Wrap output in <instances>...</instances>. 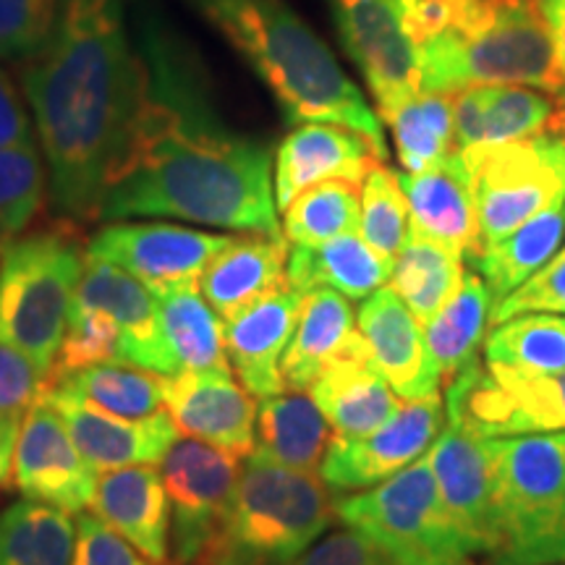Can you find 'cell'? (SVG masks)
Wrapping results in <instances>:
<instances>
[{
	"label": "cell",
	"mask_w": 565,
	"mask_h": 565,
	"mask_svg": "<svg viewBox=\"0 0 565 565\" xmlns=\"http://www.w3.org/2000/svg\"><path fill=\"white\" fill-rule=\"evenodd\" d=\"M71 565H154L100 515L79 513Z\"/></svg>",
	"instance_id": "45"
},
{
	"label": "cell",
	"mask_w": 565,
	"mask_h": 565,
	"mask_svg": "<svg viewBox=\"0 0 565 565\" xmlns=\"http://www.w3.org/2000/svg\"><path fill=\"white\" fill-rule=\"evenodd\" d=\"M393 263L380 257L356 233L330 238L322 244H291L286 263V280L296 291L333 288L345 299H366L391 282Z\"/></svg>",
	"instance_id": "28"
},
{
	"label": "cell",
	"mask_w": 565,
	"mask_h": 565,
	"mask_svg": "<svg viewBox=\"0 0 565 565\" xmlns=\"http://www.w3.org/2000/svg\"><path fill=\"white\" fill-rule=\"evenodd\" d=\"M540 6H542V13H545L550 34H553L557 68H561L563 87H565V0H540Z\"/></svg>",
	"instance_id": "50"
},
{
	"label": "cell",
	"mask_w": 565,
	"mask_h": 565,
	"mask_svg": "<svg viewBox=\"0 0 565 565\" xmlns=\"http://www.w3.org/2000/svg\"><path fill=\"white\" fill-rule=\"evenodd\" d=\"M553 563H565V508H563V519H561V526H557V534H555V545H553Z\"/></svg>",
	"instance_id": "52"
},
{
	"label": "cell",
	"mask_w": 565,
	"mask_h": 565,
	"mask_svg": "<svg viewBox=\"0 0 565 565\" xmlns=\"http://www.w3.org/2000/svg\"><path fill=\"white\" fill-rule=\"evenodd\" d=\"M356 335V315L343 294L333 288H312L303 294L299 322L280 362L286 391L309 393L324 366L341 356Z\"/></svg>",
	"instance_id": "27"
},
{
	"label": "cell",
	"mask_w": 565,
	"mask_h": 565,
	"mask_svg": "<svg viewBox=\"0 0 565 565\" xmlns=\"http://www.w3.org/2000/svg\"><path fill=\"white\" fill-rule=\"evenodd\" d=\"M526 312L565 315V249L557 252L545 267H540L503 301L492 303L490 324L494 328V324Z\"/></svg>",
	"instance_id": "44"
},
{
	"label": "cell",
	"mask_w": 565,
	"mask_h": 565,
	"mask_svg": "<svg viewBox=\"0 0 565 565\" xmlns=\"http://www.w3.org/2000/svg\"><path fill=\"white\" fill-rule=\"evenodd\" d=\"M118 353H121V333H118L116 322L103 309L74 301L47 385L71 372L84 370V366L118 362Z\"/></svg>",
	"instance_id": "42"
},
{
	"label": "cell",
	"mask_w": 565,
	"mask_h": 565,
	"mask_svg": "<svg viewBox=\"0 0 565 565\" xmlns=\"http://www.w3.org/2000/svg\"><path fill=\"white\" fill-rule=\"evenodd\" d=\"M401 186L408 202L412 233L445 246L475 267L484 244L479 236L471 175L461 154L450 152L427 171L404 173Z\"/></svg>",
	"instance_id": "23"
},
{
	"label": "cell",
	"mask_w": 565,
	"mask_h": 565,
	"mask_svg": "<svg viewBox=\"0 0 565 565\" xmlns=\"http://www.w3.org/2000/svg\"><path fill=\"white\" fill-rule=\"evenodd\" d=\"M162 377L166 374L139 370V366L126 362H103L84 366L79 372H71L66 377L55 380L53 385L82 395L84 401L110 414L141 419V416L160 412Z\"/></svg>",
	"instance_id": "37"
},
{
	"label": "cell",
	"mask_w": 565,
	"mask_h": 565,
	"mask_svg": "<svg viewBox=\"0 0 565 565\" xmlns=\"http://www.w3.org/2000/svg\"><path fill=\"white\" fill-rule=\"evenodd\" d=\"M419 76L424 92L471 84L565 92L540 0H461L454 24L419 45Z\"/></svg>",
	"instance_id": "4"
},
{
	"label": "cell",
	"mask_w": 565,
	"mask_h": 565,
	"mask_svg": "<svg viewBox=\"0 0 565 565\" xmlns=\"http://www.w3.org/2000/svg\"><path fill=\"white\" fill-rule=\"evenodd\" d=\"M286 238H233L200 275V288L210 307L231 320L259 296L286 282Z\"/></svg>",
	"instance_id": "29"
},
{
	"label": "cell",
	"mask_w": 565,
	"mask_h": 565,
	"mask_svg": "<svg viewBox=\"0 0 565 565\" xmlns=\"http://www.w3.org/2000/svg\"><path fill=\"white\" fill-rule=\"evenodd\" d=\"M484 359L513 370L565 372V317L526 312L494 324L484 341Z\"/></svg>",
	"instance_id": "39"
},
{
	"label": "cell",
	"mask_w": 565,
	"mask_h": 565,
	"mask_svg": "<svg viewBox=\"0 0 565 565\" xmlns=\"http://www.w3.org/2000/svg\"><path fill=\"white\" fill-rule=\"evenodd\" d=\"M63 0H0V61H30L53 38Z\"/></svg>",
	"instance_id": "43"
},
{
	"label": "cell",
	"mask_w": 565,
	"mask_h": 565,
	"mask_svg": "<svg viewBox=\"0 0 565 565\" xmlns=\"http://www.w3.org/2000/svg\"><path fill=\"white\" fill-rule=\"evenodd\" d=\"M335 513L377 542L395 565H450L471 557L445 513L427 454L385 482L338 498Z\"/></svg>",
	"instance_id": "8"
},
{
	"label": "cell",
	"mask_w": 565,
	"mask_h": 565,
	"mask_svg": "<svg viewBox=\"0 0 565 565\" xmlns=\"http://www.w3.org/2000/svg\"><path fill=\"white\" fill-rule=\"evenodd\" d=\"M154 294L160 299V328L171 353L173 374L231 370L225 356L223 320L204 299L200 282H175Z\"/></svg>",
	"instance_id": "31"
},
{
	"label": "cell",
	"mask_w": 565,
	"mask_h": 565,
	"mask_svg": "<svg viewBox=\"0 0 565 565\" xmlns=\"http://www.w3.org/2000/svg\"><path fill=\"white\" fill-rule=\"evenodd\" d=\"M162 404L189 437L212 443L236 458L254 450L257 404L233 370H189L162 377Z\"/></svg>",
	"instance_id": "18"
},
{
	"label": "cell",
	"mask_w": 565,
	"mask_h": 565,
	"mask_svg": "<svg viewBox=\"0 0 565 565\" xmlns=\"http://www.w3.org/2000/svg\"><path fill=\"white\" fill-rule=\"evenodd\" d=\"M309 395L338 437L372 433L398 406L395 391L374 366L362 335L324 366Z\"/></svg>",
	"instance_id": "26"
},
{
	"label": "cell",
	"mask_w": 565,
	"mask_h": 565,
	"mask_svg": "<svg viewBox=\"0 0 565 565\" xmlns=\"http://www.w3.org/2000/svg\"><path fill=\"white\" fill-rule=\"evenodd\" d=\"M550 565H565V563H550Z\"/></svg>",
	"instance_id": "54"
},
{
	"label": "cell",
	"mask_w": 565,
	"mask_h": 565,
	"mask_svg": "<svg viewBox=\"0 0 565 565\" xmlns=\"http://www.w3.org/2000/svg\"><path fill=\"white\" fill-rule=\"evenodd\" d=\"M55 210L95 221L137 131L147 95L145 58L124 24V0H63L51 42L26 61Z\"/></svg>",
	"instance_id": "2"
},
{
	"label": "cell",
	"mask_w": 565,
	"mask_h": 565,
	"mask_svg": "<svg viewBox=\"0 0 565 565\" xmlns=\"http://www.w3.org/2000/svg\"><path fill=\"white\" fill-rule=\"evenodd\" d=\"M45 395L58 408L76 448L95 471L160 463L173 448V443L179 440L181 429L175 427L168 412L129 419V416L105 412L63 387H45Z\"/></svg>",
	"instance_id": "19"
},
{
	"label": "cell",
	"mask_w": 565,
	"mask_h": 565,
	"mask_svg": "<svg viewBox=\"0 0 565 565\" xmlns=\"http://www.w3.org/2000/svg\"><path fill=\"white\" fill-rule=\"evenodd\" d=\"M445 424V398L437 393L406 398L372 433L330 440L320 477L330 490L356 492L374 487L433 448Z\"/></svg>",
	"instance_id": "12"
},
{
	"label": "cell",
	"mask_w": 565,
	"mask_h": 565,
	"mask_svg": "<svg viewBox=\"0 0 565 565\" xmlns=\"http://www.w3.org/2000/svg\"><path fill=\"white\" fill-rule=\"evenodd\" d=\"M301 303L303 294L286 280L223 322L231 370L257 398L286 393L280 362L299 322Z\"/></svg>",
	"instance_id": "21"
},
{
	"label": "cell",
	"mask_w": 565,
	"mask_h": 565,
	"mask_svg": "<svg viewBox=\"0 0 565 565\" xmlns=\"http://www.w3.org/2000/svg\"><path fill=\"white\" fill-rule=\"evenodd\" d=\"M385 158V150L349 126L301 124L280 141L275 152L273 183L278 210H286L294 196L315 183L330 179L362 183Z\"/></svg>",
	"instance_id": "22"
},
{
	"label": "cell",
	"mask_w": 565,
	"mask_h": 565,
	"mask_svg": "<svg viewBox=\"0 0 565 565\" xmlns=\"http://www.w3.org/2000/svg\"><path fill=\"white\" fill-rule=\"evenodd\" d=\"M74 301L103 309L116 322L121 333L118 362L158 374H173L171 353L160 328V299L145 280L87 254Z\"/></svg>",
	"instance_id": "20"
},
{
	"label": "cell",
	"mask_w": 565,
	"mask_h": 565,
	"mask_svg": "<svg viewBox=\"0 0 565 565\" xmlns=\"http://www.w3.org/2000/svg\"><path fill=\"white\" fill-rule=\"evenodd\" d=\"M288 565H395V561L370 536L345 526L322 534L307 553Z\"/></svg>",
	"instance_id": "46"
},
{
	"label": "cell",
	"mask_w": 565,
	"mask_h": 565,
	"mask_svg": "<svg viewBox=\"0 0 565 565\" xmlns=\"http://www.w3.org/2000/svg\"><path fill=\"white\" fill-rule=\"evenodd\" d=\"M450 565H477V563H471L469 557H461V561H454Z\"/></svg>",
	"instance_id": "53"
},
{
	"label": "cell",
	"mask_w": 565,
	"mask_h": 565,
	"mask_svg": "<svg viewBox=\"0 0 565 565\" xmlns=\"http://www.w3.org/2000/svg\"><path fill=\"white\" fill-rule=\"evenodd\" d=\"M534 134L565 137V95L524 84H471L454 92V152H477Z\"/></svg>",
	"instance_id": "17"
},
{
	"label": "cell",
	"mask_w": 565,
	"mask_h": 565,
	"mask_svg": "<svg viewBox=\"0 0 565 565\" xmlns=\"http://www.w3.org/2000/svg\"><path fill=\"white\" fill-rule=\"evenodd\" d=\"M13 484L30 500L82 513L95 494L97 475L79 454L66 422L45 391L21 416L13 448Z\"/></svg>",
	"instance_id": "13"
},
{
	"label": "cell",
	"mask_w": 565,
	"mask_h": 565,
	"mask_svg": "<svg viewBox=\"0 0 565 565\" xmlns=\"http://www.w3.org/2000/svg\"><path fill=\"white\" fill-rule=\"evenodd\" d=\"M71 225L21 233L0 249V343L24 353L51 377L84 273Z\"/></svg>",
	"instance_id": "6"
},
{
	"label": "cell",
	"mask_w": 565,
	"mask_h": 565,
	"mask_svg": "<svg viewBox=\"0 0 565 565\" xmlns=\"http://www.w3.org/2000/svg\"><path fill=\"white\" fill-rule=\"evenodd\" d=\"M21 416H0V490L9 482L13 469V448H17Z\"/></svg>",
	"instance_id": "51"
},
{
	"label": "cell",
	"mask_w": 565,
	"mask_h": 565,
	"mask_svg": "<svg viewBox=\"0 0 565 565\" xmlns=\"http://www.w3.org/2000/svg\"><path fill=\"white\" fill-rule=\"evenodd\" d=\"M351 61L377 100V113L422 92L419 47L408 40L395 0H333Z\"/></svg>",
	"instance_id": "15"
},
{
	"label": "cell",
	"mask_w": 565,
	"mask_h": 565,
	"mask_svg": "<svg viewBox=\"0 0 565 565\" xmlns=\"http://www.w3.org/2000/svg\"><path fill=\"white\" fill-rule=\"evenodd\" d=\"M238 461L196 437H179L160 461L171 505V555L179 565H207L242 475Z\"/></svg>",
	"instance_id": "11"
},
{
	"label": "cell",
	"mask_w": 565,
	"mask_h": 565,
	"mask_svg": "<svg viewBox=\"0 0 565 565\" xmlns=\"http://www.w3.org/2000/svg\"><path fill=\"white\" fill-rule=\"evenodd\" d=\"M463 259L445 246L412 233L393 263L391 288L422 324L454 296L463 278Z\"/></svg>",
	"instance_id": "36"
},
{
	"label": "cell",
	"mask_w": 565,
	"mask_h": 565,
	"mask_svg": "<svg viewBox=\"0 0 565 565\" xmlns=\"http://www.w3.org/2000/svg\"><path fill=\"white\" fill-rule=\"evenodd\" d=\"M89 508L154 565L171 557V505L158 469L139 463L103 471Z\"/></svg>",
	"instance_id": "25"
},
{
	"label": "cell",
	"mask_w": 565,
	"mask_h": 565,
	"mask_svg": "<svg viewBox=\"0 0 565 565\" xmlns=\"http://www.w3.org/2000/svg\"><path fill=\"white\" fill-rule=\"evenodd\" d=\"M21 145H34L32 118L9 71L0 66V150Z\"/></svg>",
	"instance_id": "49"
},
{
	"label": "cell",
	"mask_w": 565,
	"mask_h": 565,
	"mask_svg": "<svg viewBox=\"0 0 565 565\" xmlns=\"http://www.w3.org/2000/svg\"><path fill=\"white\" fill-rule=\"evenodd\" d=\"M437 492L469 555H490L494 545L492 440L445 422L427 450Z\"/></svg>",
	"instance_id": "16"
},
{
	"label": "cell",
	"mask_w": 565,
	"mask_h": 565,
	"mask_svg": "<svg viewBox=\"0 0 565 565\" xmlns=\"http://www.w3.org/2000/svg\"><path fill=\"white\" fill-rule=\"evenodd\" d=\"M356 322L374 366L383 372L395 395L422 398L440 391V374L427 349L422 322L391 286L366 296Z\"/></svg>",
	"instance_id": "24"
},
{
	"label": "cell",
	"mask_w": 565,
	"mask_h": 565,
	"mask_svg": "<svg viewBox=\"0 0 565 565\" xmlns=\"http://www.w3.org/2000/svg\"><path fill=\"white\" fill-rule=\"evenodd\" d=\"M359 236L387 263H395L412 236L408 202L401 186V175L380 162L372 168L362 186V210H359Z\"/></svg>",
	"instance_id": "40"
},
{
	"label": "cell",
	"mask_w": 565,
	"mask_h": 565,
	"mask_svg": "<svg viewBox=\"0 0 565 565\" xmlns=\"http://www.w3.org/2000/svg\"><path fill=\"white\" fill-rule=\"evenodd\" d=\"M395 6L408 40L419 47L454 24L461 0H395Z\"/></svg>",
	"instance_id": "48"
},
{
	"label": "cell",
	"mask_w": 565,
	"mask_h": 565,
	"mask_svg": "<svg viewBox=\"0 0 565 565\" xmlns=\"http://www.w3.org/2000/svg\"><path fill=\"white\" fill-rule=\"evenodd\" d=\"M139 53L147 95L103 221L175 217L282 238L270 150L217 121L202 76L173 40L150 34Z\"/></svg>",
	"instance_id": "1"
},
{
	"label": "cell",
	"mask_w": 565,
	"mask_h": 565,
	"mask_svg": "<svg viewBox=\"0 0 565 565\" xmlns=\"http://www.w3.org/2000/svg\"><path fill=\"white\" fill-rule=\"evenodd\" d=\"M257 71L291 124H341L387 152L383 121L286 0H192Z\"/></svg>",
	"instance_id": "3"
},
{
	"label": "cell",
	"mask_w": 565,
	"mask_h": 565,
	"mask_svg": "<svg viewBox=\"0 0 565 565\" xmlns=\"http://www.w3.org/2000/svg\"><path fill=\"white\" fill-rule=\"evenodd\" d=\"M45 179L38 145L0 150V249L34 223L45 202Z\"/></svg>",
	"instance_id": "41"
},
{
	"label": "cell",
	"mask_w": 565,
	"mask_h": 565,
	"mask_svg": "<svg viewBox=\"0 0 565 565\" xmlns=\"http://www.w3.org/2000/svg\"><path fill=\"white\" fill-rule=\"evenodd\" d=\"M362 183L330 179L303 189L282 210V238L288 244H322L359 228Z\"/></svg>",
	"instance_id": "38"
},
{
	"label": "cell",
	"mask_w": 565,
	"mask_h": 565,
	"mask_svg": "<svg viewBox=\"0 0 565 565\" xmlns=\"http://www.w3.org/2000/svg\"><path fill=\"white\" fill-rule=\"evenodd\" d=\"M565 242V196L536 212L532 221L519 225L500 242L487 244L471 270L482 275L492 294V303L503 301L521 282L545 267Z\"/></svg>",
	"instance_id": "33"
},
{
	"label": "cell",
	"mask_w": 565,
	"mask_h": 565,
	"mask_svg": "<svg viewBox=\"0 0 565 565\" xmlns=\"http://www.w3.org/2000/svg\"><path fill=\"white\" fill-rule=\"evenodd\" d=\"M333 519L335 500L322 477L249 456L207 565H288Z\"/></svg>",
	"instance_id": "5"
},
{
	"label": "cell",
	"mask_w": 565,
	"mask_h": 565,
	"mask_svg": "<svg viewBox=\"0 0 565 565\" xmlns=\"http://www.w3.org/2000/svg\"><path fill=\"white\" fill-rule=\"evenodd\" d=\"M333 435L312 395L299 391L267 395L257 406L252 456L288 469L315 471L320 469Z\"/></svg>",
	"instance_id": "30"
},
{
	"label": "cell",
	"mask_w": 565,
	"mask_h": 565,
	"mask_svg": "<svg viewBox=\"0 0 565 565\" xmlns=\"http://www.w3.org/2000/svg\"><path fill=\"white\" fill-rule=\"evenodd\" d=\"M445 422L487 440L557 433L565 429V372L466 366L445 385Z\"/></svg>",
	"instance_id": "10"
},
{
	"label": "cell",
	"mask_w": 565,
	"mask_h": 565,
	"mask_svg": "<svg viewBox=\"0 0 565 565\" xmlns=\"http://www.w3.org/2000/svg\"><path fill=\"white\" fill-rule=\"evenodd\" d=\"M482 244H494L565 196V137L534 134L461 154Z\"/></svg>",
	"instance_id": "9"
},
{
	"label": "cell",
	"mask_w": 565,
	"mask_h": 565,
	"mask_svg": "<svg viewBox=\"0 0 565 565\" xmlns=\"http://www.w3.org/2000/svg\"><path fill=\"white\" fill-rule=\"evenodd\" d=\"M490 309L492 294L482 275L463 270L454 296L422 324L443 387L454 383L466 366L479 362V345L490 324Z\"/></svg>",
	"instance_id": "32"
},
{
	"label": "cell",
	"mask_w": 565,
	"mask_h": 565,
	"mask_svg": "<svg viewBox=\"0 0 565 565\" xmlns=\"http://www.w3.org/2000/svg\"><path fill=\"white\" fill-rule=\"evenodd\" d=\"M236 236H221L173 223L110 221L92 236L89 257L124 267L154 291L200 280L204 267Z\"/></svg>",
	"instance_id": "14"
},
{
	"label": "cell",
	"mask_w": 565,
	"mask_h": 565,
	"mask_svg": "<svg viewBox=\"0 0 565 565\" xmlns=\"http://www.w3.org/2000/svg\"><path fill=\"white\" fill-rule=\"evenodd\" d=\"M380 121L391 129L406 173L427 171L454 152V92H416L380 113Z\"/></svg>",
	"instance_id": "35"
},
{
	"label": "cell",
	"mask_w": 565,
	"mask_h": 565,
	"mask_svg": "<svg viewBox=\"0 0 565 565\" xmlns=\"http://www.w3.org/2000/svg\"><path fill=\"white\" fill-rule=\"evenodd\" d=\"M76 524L68 511L19 500L0 511V565H71Z\"/></svg>",
	"instance_id": "34"
},
{
	"label": "cell",
	"mask_w": 565,
	"mask_h": 565,
	"mask_svg": "<svg viewBox=\"0 0 565 565\" xmlns=\"http://www.w3.org/2000/svg\"><path fill=\"white\" fill-rule=\"evenodd\" d=\"M47 387V374L24 353L0 343V416H21Z\"/></svg>",
	"instance_id": "47"
},
{
	"label": "cell",
	"mask_w": 565,
	"mask_h": 565,
	"mask_svg": "<svg viewBox=\"0 0 565 565\" xmlns=\"http://www.w3.org/2000/svg\"><path fill=\"white\" fill-rule=\"evenodd\" d=\"M492 565H550L565 508V429L492 440Z\"/></svg>",
	"instance_id": "7"
}]
</instances>
